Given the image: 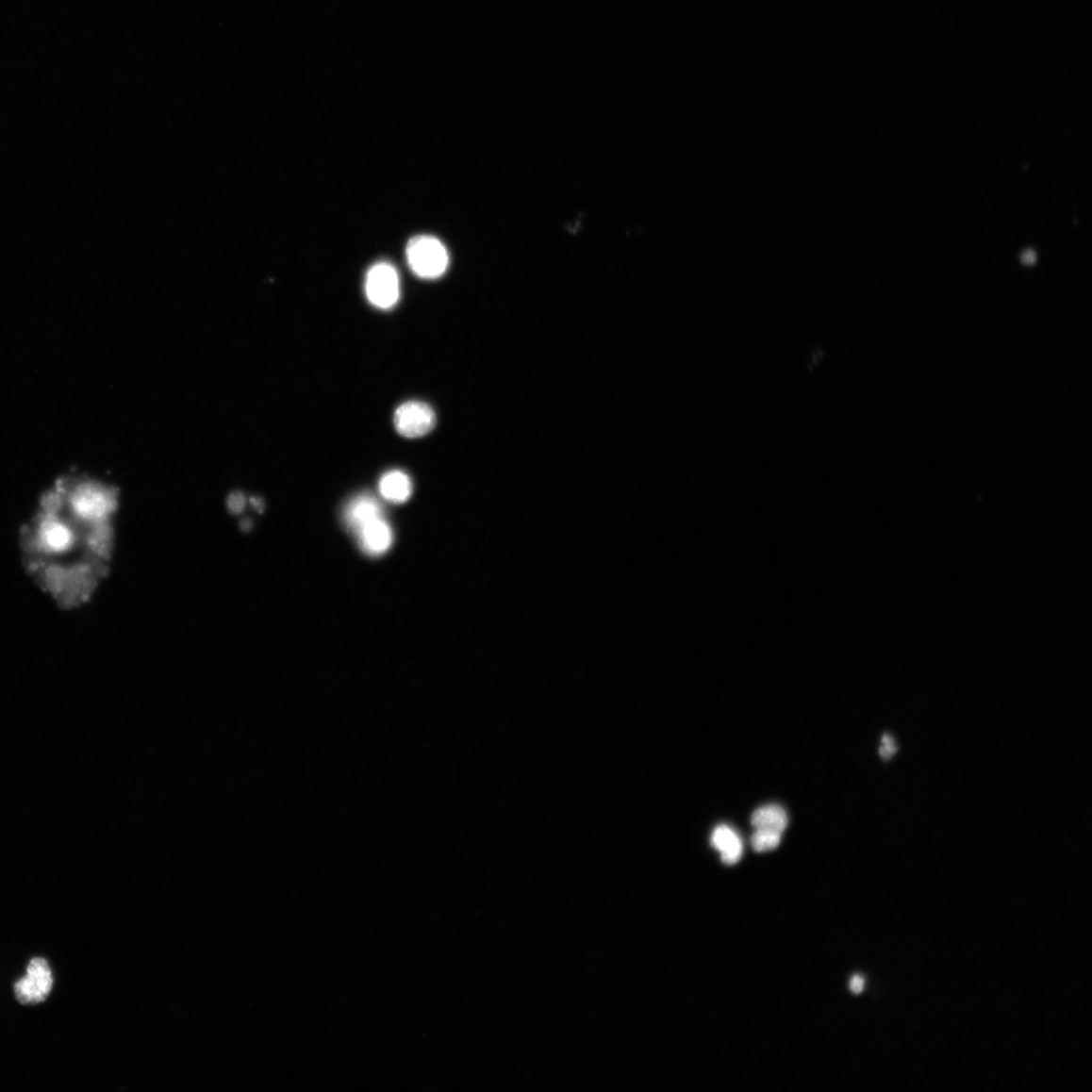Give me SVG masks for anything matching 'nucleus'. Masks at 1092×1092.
<instances>
[{"label":"nucleus","mask_w":1092,"mask_h":1092,"mask_svg":"<svg viewBox=\"0 0 1092 1092\" xmlns=\"http://www.w3.org/2000/svg\"><path fill=\"white\" fill-rule=\"evenodd\" d=\"M380 493L389 502L404 503L407 501L413 491V485L409 475L402 471L386 472L380 481Z\"/></svg>","instance_id":"nucleus-9"},{"label":"nucleus","mask_w":1092,"mask_h":1092,"mask_svg":"<svg viewBox=\"0 0 1092 1092\" xmlns=\"http://www.w3.org/2000/svg\"><path fill=\"white\" fill-rule=\"evenodd\" d=\"M366 292L369 301L382 310L393 307L400 298V281L397 271L388 262L372 266L367 275Z\"/></svg>","instance_id":"nucleus-3"},{"label":"nucleus","mask_w":1092,"mask_h":1092,"mask_svg":"<svg viewBox=\"0 0 1092 1092\" xmlns=\"http://www.w3.org/2000/svg\"><path fill=\"white\" fill-rule=\"evenodd\" d=\"M780 833L769 830H757L751 838L754 851L767 852L776 849L781 842Z\"/></svg>","instance_id":"nucleus-11"},{"label":"nucleus","mask_w":1092,"mask_h":1092,"mask_svg":"<svg viewBox=\"0 0 1092 1092\" xmlns=\"http://www.w3.org/2000/svg\"><path fill=\"white\" fill-rule=\"evenodd\" d=\"M884 744H885V746L882 747L881 751H880L882 757H884L885 759H889L891 757V754L893 753H895L896 747L893 743L892 738L888 736H885L884 737Z\"/></svg>","instance_id":"nucleus-12"},{"label":"nucleus","mask_w":1092,"mask_h":1092,"mask_svg":"<svg viewBox=\"0 0 1092 1092\" xmlns=\"http://www.w3.org/2000/svg\"><path fill=\"white\" fill-rule=\"evenodd\" d=\"M383 517L385 516L382 504L369 494H361L350 500L343 511V521L355 534Z\"/></svg>","instance_id":"nucleus-6"},{"label":"nucleus","mask_w":1092,"mask_h":1092,"mask_svg":"<svg viewBox=\"0 0 1092 1092\" xmlns=\"http://www.w3.org/2000/svg\"><path fill=\"white\" fill-rule=\"evenodd\" d=\"M114 504L113 492L103 485L63 481L25 526V566L60 606L81 604L99 577Z\"/></svg>","instance_id":"nucleus-1"},{"label":"nucleus","mask_w":1092,"mask_h":1092,"mask_svg":"<svg viewBox=\"0 0 1092 1092\" xmlns=\"http://www.w3.org/2000/svg\"><path fill=\"white\" fill-rule=\"evenodd\" d=\"M52 987L53 976L48 962L35 958L27 966L26 976L15 986L16 997L23 1004H37L49 997Z\"/></svg>","instance_id":"nucleus-4"},{"label":"nucleus","mask_w":1092,"mask_h":1092,"mask_svg":"<svg viewBox=\"0 0 1092 1092\" xmlns=\"http://www.w3.org/2000/svg\"><path fill=\"white\" fill-rule=\"evenodd\" d=\"M356 535L362 551L372 556L387 553L394 540L393 530L385 517L362 527Z\"/></svg>","instance_id":"nucleus-7"},{"label":"nucleus","mask_w":1092,"mask_h":1092,"mask_svg":"<svg viewBox=\"0 0 1092 1092\" xmlns=\"http://www.w3.org/2000/svg\"><path fill=\"white\" fill-rule=\"evenodd\" d=\"M711 844L720 852L721 861L726 865H735L743 857V842L738 835L726 825H720L714 830Z\"/></svg>","instance_id":"nucleus-8"},{"label":"nucleus","mask_w":1092,"mask_h":1092,"mask_svg":"<svg viewBox=\"0 0 1092 1092\" xmlns=\"http://www.w3.org/2000/svg\"><path fill=\"white\" fill-rule=\"evenodd\" d=\"M394 423L402 437L418 438L426 436L436 426L437 416L429 405L410 401L396 410Z\"/></svg>","instance_id":"nucleus-5"},{"label":"nucleus","mask_w":1092,"mask_h":1092,"mask_svg":"<svg viewBox=\"0 0 1092 1092\" xmlns=\"http://www.w3.org/2000/svg\"><path fill=\"white\" fill-rule=\"evenodd\" d=\"M405 254L413 273L425 279L440 277L450 264V256L445 246L438 238L432 236L413 238Z\"/></svg>","instance_id":"nucleus-2"},{"label":"nucleus","mask_w":1092,"mask_h":1092,"mask_svg":"<svg viewBox=\"0 0 1092 1092\" xmlns=\"http://www.w3.org/2000/svg\"><path fill=\"white\" fill-rule=\"evenodd\" d=\"M755 830H769L782 834L788 824L786 811L779 805H766L755 810L752 816Z\"/></svg>","instance_id":"nucleus-10"},{"label":"nucleus","mask_w":1092,"mask_h":1092,"mask_svg":"<svg viewBox=\"0 0 1092 1092\" xmlns=\"http://www.w3.org/2000/svg\"><path fill=\"white\" fill-rule=\"evenodd\" d=\"M1021 261L1028 265L1033 264L1035 261V255L1031 250L1026 251L1023 256H1021Z\"/></svg>","instance_id":"nucleus-14"},{"label":"nucleus","mask_w":1092,"mask_h":1092,"mask_svg":"<svg viewBox=\"0 0 1092 1092\" xmlns=\"http://www.w3.org/2000/svg\"><path fill=\"white\" fill-rule=\"evenodd\" d=\"M865 980L862 976H853L850 984L852 993L860 994L864 990Z\"/></svg>","instance_id":"nucleus-13"}]
</instances>
